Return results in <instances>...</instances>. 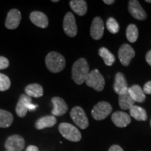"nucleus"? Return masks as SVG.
I'll list each match as a JSON object with an SVG mask.
<instances>
[{
	"label": "nucleus",
	"instance_id": "4468645a",
	"mask_svg": "<svg viewBox=\"0 0 151 151\" xmlns=\"http://www.w3.org/2000/svg\"><path fill=\"white\" fill-rule=\"evenodd\" d=\"M51 101L53 104V109L52 110V116H60L67 112L68 106L63 99L55 97L52 98Z\"/></svg>",
	"mask_w": 151,
	"mask_h": 151
},
{
	"label": "nucleus",
	"instance_id": "4be33fe9",
	"mask_svg": "<svg viewBox=\"0 0 151 151\" xmlns=\"http://www.w3.org/2000/svg\"><path fill=\"white\" fill-rule=\"evenodd\" d=\"M26 95L29 97L39 98L42 97L43 94V89L42 86L37 83L29 84L26 86L25 89Z\"/></svg>",
	"mask_w": 151,
	"mask_h": 151
},
{
	"label": "nucleus",
	"instance_id": "5701e85b",
	"mask_svg": "<svg viewBox=\"0 0 151 151\" xmlns=\"http://www.w3.org/2000/svg\"><path fill=\"white\" fill-rule=\"evenodd\" d=\"M130 116L138 120V121H146L147 120L146 111L142 107L134 105L129 109Z\"/></svg>",
	"mask_w": 151,
	"mask_h": 151
},
{
	"label": "nucleus",
	"instance_id": "4c0bfd02",
	"mask_svg": "<svg viewBox=\"0 0 151 151\" xmlns=\"http://www.w3.org/2000/svg\"><path fill=\"white\" fill-rule=\"evenodd\" d=\"M5 151H9V150H5Z\"/></svg>",
	"mask_w": 151,
	"mask_h": 151
},
{
	"label": "nucleus",
	"instance_id": "0eeeda50",
	"mask_svg": "<svg viewBox=\"0 0 151 151\" xmlns=\"http://www.w3.org/2000/svg\"><path fill=\"white\" fill-rule=\"evenodd\" d=\"M63 29L66 35L70 37H74L77 35V25L76 23V19L73 14L68 12L65 15L63 21Z\"/></svg>",
	"mask_w": 151,
	"mask_h": 151
},
{
	"label": "nucleus",
	"instance_id": "412c9836",
	"mask_svg": "<svg viewBox=\"0 0 151 151\" xmlns=\"http://www.w3.org/2000/svg\"><path fill=\"white\" fill-rule=\"evenodd\" d=\"M69 4L71 9L80 16H84L88 11L87 3L83 0H72L70 1Z\"/></svg>",
	"mask_w": 151,
	"mask_h": 151
},
{
	"label": "nucleus",
	"instance_id": "f8f14e48",
	"mask_svg": "<svg viewBox=\"0 0 151 151\" xmlns=\"http://www.w3.org/2000/svg\"><path fill=\"white\" fill-rule=\"evenodd\" d=\"M104 31V22L100 17L94 18L90 27V35L95 40H99L102 37Z\"/></svg>",
	"mask_w": 151,
	"mask_h": 151
},
{
	"label": "nucleus",
	"instance_id": "2eb2a0df",
	"mask_svg": "<svg viewBox=\"0 0 151 151\" xmlns=\"http://www.w3.org/2000/svg\"><path fill=\"white\" fill-rule=\"evenodd\" d=\"M111 120L118 127H125L131 122V118L127 113L122 111H116L111 116Z\"/></svg>",
	"mask_w": 151,
	"mask_h": 151
},
{
	"label": "nucleus",
	"instance_id": "6e6552de",
	"mask_svg": "<svg viewBox=\"0 0 151 151\" xmlns=\"http://www.w3.org/2000/svg\"><path fill=\"white\" fill-rule=\"evenodd\" d=\"M24 139L20 135H12L6 141L4 146L9 151H22L24 148Z\"/></svg>",
	"mask_w": 151,
	"mask_h": 151
},
{
	"label": "nucleus",
	"instance_id": "cd10ccee",
	"mask_svg": "<svg viewBox=\"0 0 151 151\" xmlns=\"http://www.w3.org/2000/svg\"><path fill=\"white\" fill-rule=\"evenodd\" d=\"M11 86L10 78L7 76L0 73V91H6Z\"/></svg>",
	"mask_w": 151,
	"mask_h": 151
},
{
	"label": "nucleus",
	"instance_id": "20e7f679",
	"mask_svg": "<svg viewBox=\"0 0 151 151\" xmlns=\"http://www.w3.org/2000/svg\"><path fill=\"white\" fill-rule=\"evenodd\" d=\"M85 82L87 86L91 87L98 92L102 91L105 86L104 78L97 69L90 71Z\"/></svg>",
	"mask_w": 151,
	"mask_h": 151
},
{
	"label": "nucleus",
	"instance_id": "b1692460",
	"mask_svg": "<svg viewBox=\"0 0 151 151\" xmlns=\"http://www.w3.org/2000/svg\"><path fill=\"white\" fill-rule=\"evenodd\" d=\"M14 121V116L9 111L0 109V127L7 128L10 127Z\"/></svg>",
	"mask_w": 151,
	"mask_h": 151
},
{
	"label": "nucleus",
	"instance_id": "6ab92c4d",
	"mask_svg": "<svg viewBox=\"0 0 151 151\" xmlns=\"http://www.w3.org/2000/svg\"><path fill=\"white\" fill-rule=\"evenodd\" d=\"M118 95L119 106L122 110H128L134 105L135 101L132 99L129 92H128V90L127 91L118 94Z\"/></svg>",
	"mask_w": 151,
	"mask_h": 151
},
{
	"label": "nucleus",
	"instance_id": "f257e3e1",
	"mask_svg": "<svg viewBox=\"0 0 151 151\" xmlns=\"http://www.w3.org/2000/svg\"><path fill=\"white\" fill-rule=\"evenodd\" d=\"M89 65L84 58H80L74 62L72 67V79L76 84L83 83L90 72Z\"/></svg>",
	"mask_w": 151,
	"mask_h": 151
},
{
	"label": "nucleus",
	"instance_id": "7ed1b4c3",
	"mask_svg": "<svg viewBox=\"0 0 151 151\" xmlns=\"http://www.w3.org/2000/svg\"><path fill=\"white\" fill-rule=\"evenodd\" d=\"M59 131L62 137L70 141L77 142L81 139V132L71 124L62 122L59 125Z\"/></svg>",
	"mask_w": 151,
	"mask_h": 151
},
{
	"label": "nucleus",
	"instance_id": "a878e982",
	"mask_svg": "<svg viewBox=\"0 0 151 151\" xmlns=\"http://www.w3.org/2000/svg\"><path fill=\"white\" fill-rule=\"evenodd\" d=\"M126 36H127V40L130 43H134L137 41L139 37V31L135 24H130L128 25L126 30Z\"/></svg>",
	"mask_w": 151,
	"mask_h": 151
},
{
	"label": "nucleus",
	"instance_id": "39448f33",
	"mask_svg": "<svg viewBox=\"0 0 151 151\" xmlns=\"http://www.w3.org/2000/svg\"><path fill=\"white\" fill-rule=\"evenodd\" d=\"M70 116L73 122L81 129H86L89 125L88 117L83 109L80 106L73 107L70 112Z\"/></svg>",
	"mask_w": 151,
	"mask_h": 151
},
{
	"label": "nucleus",
	"instance_id": "f704fd0d",
	"mask_svg": "<svg viewBox=\"0 0 151 151\" xmlns=\"http://www.w3.org/2000/svg\"><path fill=\"white\" fill-rule=\"evenodd\" d=\"M104 2L105 4H108V5H111L115 2V1H114V0H109V1H108V0H104Z\"/></svg>",
	"mask_w": 151,
	"mask_h": 151
},
{
	"label": "nucleus",
	"instance_id": "2f4dec72",
	"mask_svg": "<svg viewBox=\"0 0 151 151\" xmlns=\"http://www.w3.org/2000/svg\"><path fill=\"white\" fill-rule=\"evenodd\" d=\"M146 60L147 63H148L149 65L151 66V50H149V51L147 52L146 55Z\"/></svg>",
	"mask_w": 151,
	"mask_h": 151
},
{
	"label": "nucleus",
	"instance_id": "423d86ee",
	"mask_svg": "<svg viewBox=\"0 0 151 151\" xmlns=\"http://www.w3.org/2000/svg\"><path fill=\"white\" fill-rule=\"evenodd\" d=\"M112 106L106 101H101L97 104L92 110V116L96 120H104L112 112Z\"/></svg>",
	"mask_w": 151,
	"mask_h": 151
},
{
	"label": "nucleus",
	"instance_id": "bb28decb",
	"mask_svg": "<svg viewBox=\"0 0 151 151\" xmlns=\"http://www.w3.org/2000/svg\"><path fill=\"white\" fill-rule=\"evenodd\" d=\"M106 28L112 34H116L118 32L119 29V24L116 20L113 18H109L106 21Z\"/></svg>",
	"mask_w": 151,
	"mask_h": 151
},
{
	"label": "nucleus",
	"instance_id": "393cba45",
	"mask_svg": "<svg viewBox=\"0 0 151 151\" xmlns=\"http://www.w3.org/2000/svg\"><path fill=\"white\" fill-rule=\"evenodd\" d=\"M99 55L107 66H111L115 62V56L107 48L102 47L99 50Z\"/></svg>",
	"mask_w": 151,
	"mask_h": 151
},
{
	"label": "nucleus",
	"instance_id": "9b49d317",
	"mask_svg": "<svg viewBox=\"0 0 151 151\" xmlns=\"http://www.w3.org/2000/svg\"><path fill=\"white\" fill-rule=\"evenodd\" d=\"M128 10L130 14L135 19L143 20L147 18L146 11L141 7L140 3L137 0H131L128 4Z\"/></svg>",
	"mask_w": 151,
	"mask_h": 151
},
{
	"label": "nucleus",
	"instance_id": "a211bd4d",
	"mask_svg": "<svg viewBox=\"0 0 151 151\" xmlns=\"http://www.w3.org/2000/svg\"><path fill=\"white\" fill-rule=\"evenodd\" d=\"M128 92L132 98V99L135 101V102H143L146 99V94L141 87L138 85H134L132 87H129L128 88Z\"/></svg>",
	"mask_w": 151,
	"mask_h": 151
},
{
	"label": "nucleus",
	"instance_id": "e433bc0d",
	"mask_svg": "<svg viewBox=\"0 0 151 151\" xmlns=\"http://www.w3.org/2000/svg\"><path fill=\"white\" fill-rule=\"evenodd\" d=\"M52 1V2H58V0H55V1Z\"/></svg>",
	"mask_w": 151,
	"mask_h": 151
},
{
	"label": "nucleus",
	"instance_id": "f3484780",
	"mask_svg": "<svg viewBox=\"0 0 151 151\" xmlns=\"http://www.w3.org/2000/svg\"><path fill=\"white\" fill-rule=\"evenodd\" d=\"M113 88H114L115 92L118 94L127 91L129 88L125 77L122 73L118 72L116 73Z\"/></svg>",
	"mask_w": 151,
	"mask_h": 151
},
{
	"label": "nucleus",
	"instance_id": "1a4fd4ad",
	"mask_svg": "<svg viewBox=\"0 0 151 151\" xmlns=\"http://www.w3.org/2000/svg\"><path fill=\"white\" fill-rule=\"evenodd\" d=\"M135 56V52L132 46L124 43L122 45L118 50V58L123 66H128L131 60Z\"/></svg>",
	"mask_w": 151,
	"mask_h": 151
},
{
	"label": "nucleus",
	"instance_id": "c756f323",
	"mask_svg": "<svg viewBox=\"0 0 151 151\" xmlns=\"http://www.w3.org/2000/svg\"><path fill=\"white\" fill-rule=\"evenodd\" d=\"M143 90V92H144L145 94H151V81H148V83H146L144 85Z\"/></svg>",
	"mask_w": 151,
	"mask_h": 151
},
{
	"label": "nucleus",
	"instance_id": "aec40b11",
	"mask_svg": "<svg viewBox=\"0 0 151 151\" xmlns=\"http://www.w3.org/2000/svg\"><path fill=\"white\" fill-rule=\"evenodd\" d=\"M57 122V119L54 116H43L39 118L35 123V127L37 129H43L47 127H53Z\"/></svg>",
	"mask_w": 151,
	"mask_h": 151
},
{
	"label": "nucleus",
	"instance_id": "dca6fc26",
	"mask_svg": "<svg viewBox=\"0 0 151 151\" xmlns=\"http://www.w3.org/2000/svg\"><path fill=\"white\" fill-rule=\"evenodd\" d=\"M29 19L34 24L40 28H46L48 25V17L41 11L32 12L29 16Z\"/></svg>",
	"mask_w": 151,
	"mask_h": 151
},
{
	"label": "nucleus",
	"instance_id": "7c9ffc66",
	"mask_svg": "<svg viewBox=\"0 0 151 151\" xmlns=\"http://www.w3.org/2000/svg\"><path fill=\"white\" fill-rule=\"evenodd\" d=\"M109 151H124L121 147L119 146L118 145H113L109 148Z\"/></svg>",
	"mask_w": 151,
	"mask_h": 151
},
{
	"label": "nucleus",
	"instance_id": "f03ea898",
	"mask_svg": "<svg viewBox=\"0 0 151 151\" xmlns=\"http://www.w3.org/2000/svg\"><path fill=\"white\" fill-rule=\"evenodd\" d=\"M46 65L50 72L58 73L65 69L66 61L65 58L57 52H50L46 57Z\"/></svg>",
	"mask_w": 151,
	"mask_h": 151
},
{
	"label": "nucleus",
	"instance_id": "9d476101",
	"mask_svg": "<svg viewBox=\"0 0 151 151\" xmlns=\"http://www.w3.org/2000/svg\"><path fill=\"white\" fill-rule=\"evenodd\" d=\"M22 16L20 11L14 9L9 11L5 20V27L9 29H15L18 27Z\"/></svg>",
	"mask_w": 151,
	"mask_h": 151
},
{
	"label": "nucleus",
	"instance_id": "c85d7f7f",
	"mask_svg": "<svg viewBox=\"0 0 151 151\" xmlns=\"http://www.w3.org/2000/svg\"><path fill=\"white\" fill-rule=\"evenodd\" d=\"M9 66V61L4 57L0 56V70L5 69Z\"/></svg>",
	"mask_w": 151,
	"mask_h": 151
},
{
	"label": "nucleus",
	"instance_id": "72a5a7b5",
	"mask_svg": "<svg viewBox=\"0 0 151 151\" xmlns=\"http://www.w3.org/2000/svg\"><path fill=\"white\" fill-rule=\"evenodd\" d=\"M38 107L37 105H35L33 104H29V106H28V111H34L36 109H37Z\"/></svg>",
	"mask_w": 151,
	"mask_h": 151
},
{
	"label": "nucleus",
	"instance_id": "ddd939ff",
	"mask_svg": "<svg viewBox=\"0 0 151 151\" xmlns=\"http://www.w3.org/2000/svg\"><path fill=\"white\" fill-rule=\"evenodd\" d=\"M32 104V98L26 94H22L20 95L18 102L16 105V112L20 118H24L28 111V106Z\"/></svg>",
	"mask_w": 151,
	"mask_h": 151
},
{
	"label": "nucleus",
	"instance_id": "58836bf2",
	"mask_svg": "<svg viewBox=\"0 0 151 151\" xmlns=\"http://www.w3.org/2000/svg\"><path fill=\"white\" fill-rule=\"evenodd\" d=\"M150 124H151V122H150Z\"/></svg>",
	"mask_w": 151,
	"mask_h": 151
},
{
	"label": "nucleus",
	"instance_id": "473e14b6",
	"mask_svg": "<svg viewBox=\"0 0 151 151\" xmlns=\"http://www.w3.org/2000/svg\"><path fill=\"white\" fill-rule=\"evenodd\" d=\"M25 151H39V148L37 146L31 145V146H29L27 147Z\"/></svg>",
	"mask_w": 151,
	"mask_h": 151
},
{
	"label": "nucleus",
	"instance_id": "c9c22d12",
	"mask_svg": "<svg viewBox=\"0 0 151 151\" xmlns=\"http://www.w3.org/2000/svg\"><path fill=\"white\" fill-rule=\"evenodd\" d=\"M146 2H148V3H151V1H150V0H146Z\"/></svg>",
	"mask_w": 151,
	"mask_h": 151
}]
</instances>
